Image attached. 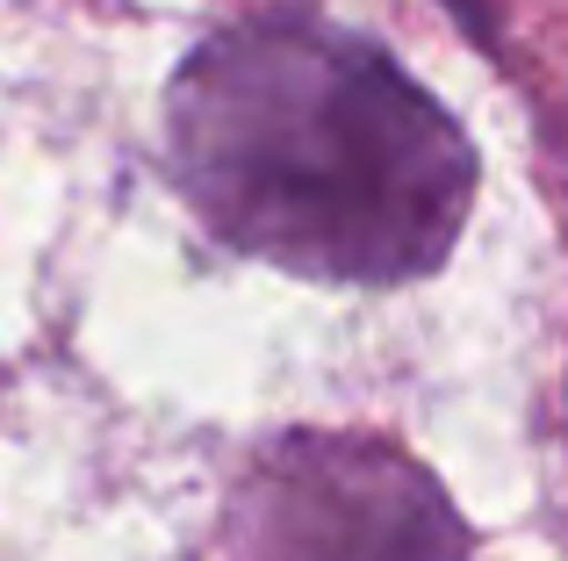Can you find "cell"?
I'll use <instances>...</instances> for the list:
<instances>
[{"label": "cell", "instance_id": "2", "mask_svg": "<svg viewBox=\"0 0 568 561\" xmlns=\"http://www.w3.org/2000/svg\"><path fill=\"white\" fill-rule=\"evenodd\" d=\"M223 561H468V526L396 447L295 432L245 476Z\"/></svg>", "mask_w": 568, "mask_h": 561}, {"label": "cell", "instance_id": "3", "mask_svg": "<svg viewBox=\"0 0 568 561\" xmlns=\"http://www.w3.org/2000/svg\"><path fill=\"white\" fill-rule=\"evenodd\" d=\"M446 8H454V22L468 29L475 43H489V37H497V14H489V0H446Z\"/></svg>", "mask_w": 568, "mask_h": 561}, {"label": "cell", "instance_id": "1", "mask_svg": "<svg viewBox=\"0 0 568 561\" xmlns=\"http://www.w3.org/2000/svg\"><path fill=\"white\" fill-rule=\"evenodd\" d=\"M173 181L223 245L310 280H410L475 202L460 123L367 37L266 14L209 37L166 94Z\"/></svg>", "mask_w": 568, "mask_h": 561}]
</instances>
